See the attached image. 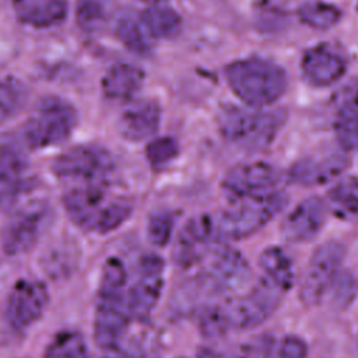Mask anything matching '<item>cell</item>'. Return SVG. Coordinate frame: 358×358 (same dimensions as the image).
<instances>
[{"instance_id": "39", "label": "cell", "mask_w": 358, "mask_h": 358, "mask_svg": "<svg viewBox=\"0 0 358 358\" xmlns=\"http://www.w3.org/2000/svg\"><path fill=\"white\" fill-rule=\"evenodd\" d=\"M197 358H222V355H220L218 352H215L214 350L210 348H201L197 352Z\"/></svg>"}, {"instance_id": "29", "label": "cell", "mask_w": 358, "mask_h": 358, "mask_svg": "<svg viewBox=\"0 0 358 358\" xmlns=\"http://www.w3.org/2000/svg\"><path fill=\"white\" fill-rule=\"evenodd\" d=\"M116 36L133 53L147 55L150 52V43L144 28H141V24L130 15L119 18L116 24Z\"/></svg>"}, {"instance_id": "37", "label": "cell", "mask_w": 358, "mask_h": 358, "mask_svg": "<svg viewBox=\"0 0 358 358\" xmlns=\"http://www.w3.org/2000/svg\"><path fill=\"white\" fill-rule=\"evenodd\" d=\"M306 343L298 336H285L277 347L274 358H306Z\"/></svg>"}, {"instance_id": "6", "label": "cell", "mask_w": 358, "mask_h": 358, "mask_svg": "<svg viewBox=\"0 0 358 358\" xmlns=\"http://www.w3.org/2000/svg\"><path fill=\"white\" fill-rule=\"evenodd\" d=\"M49 206L31 200L13 211L1 229V248L8 256L27 253L38 242L49 220Z\"/></svg>"}, {"instance_id": "25", "label": "cell", "mask_w": 358, "mask_h": 358, "mask_svg": "<svg viewBox=\"0 0 358 358\" xmlns=\"http://www.w3.org/2000/svg\"><path fill=\"white\" fill-rule=\"evenodd\" d=\"M336 134L344 150L358 148V103L354 98L344 99L336 117Z\"/></svg>"}, {"instance_id": "22", "label": "cell", "mask_w": 358, "mask_h": 358, "mask_svg": "<svg viewBox=\"0 0 358 358\" xmlns=\"http://www.w3.org/2000/svg\"><path fill=\"white\" fill-rule=\"evenodd\" d=\"M143 80L144 74L138 67L116 63L102 78V92L110 99H127L140 90Z\"/></svg>"}, {"instance_id": "15", "label": "cell", "mask_w": 358, "mask_h": 358, "mask_svg": "<svg viewBox=\"0 0 358 358\" xmlns=\"http://www.w3.org/2000/svg\"><path fill=\"white\" fill-rule=\"evenodd\" d=\"M348 166L343 152H319L298 159L289 168V179L301 186L323 185L338 176Z\"/></svg>"}, {"instance_id": "16", "label": "cell", "mask_w": 358, "mask_h": 358, "mask_svg": "<svg viewBox=\"0 0 358 358\" xmlns=\"http://www.w3.org/2000/svg\"><path fill=\"white\" fill-rule=\"evenodd\" d=\"M326 220V206L319 197L301 201L282 221L281 235L292 243H301L315 238Z\"/></svg>"}, {"instance_id": "21", "label": "cell", "mask_w": 358, "mask_h": 358, "mask_svg": "<svg viewBox=\"0 0 358 358\" xmlns=\"http://www.w3.org/2000/svg\"><path fill=\"white\" fill-rule=\"evenodd\" d=\"M13 10L22 24L48 28L66 18L67 0H13Z\"/></svg>"}, {"instance_id": "8", "label": "cell", "mask_w": 358, "mask_h": 358, "mask_svg": "<svg viewBox=\"0 0 358 358\" xmlns=\"http://www.w3.org/2000/svg\"><path fill=\"white\" fill-rule=\"evenodd\" d=\"M113 169L110 155L95 145H76L56 157L52 171L59 178L77 179L84 183H99Z\"/></svg>"}, {"instance_id": "9", "label": "cell", "mask_w": 358, "mask_h": 358, "mask_svg": "<svg viewBox=\"0 0 358 358\" xmlns=\"http://www.w3.org/2000/svg\"><path fill=\"white\" fill-rule=\"evenodd\" d=\"M282 291L264 277L245 295L225 306L229 326L246 330L263 323L280 305Z\"/></svg>"}, {"instance_id": "28", "label": "cell", "mask_w": 358, "mask_h": 358, "mask_svg": "<svg viewBox=\"0 0 358 358\" xmlns=\"http://www.w3.org/2000/svg\"><path fill=\"white\" fill-rule=\"evenodd\" d=\"M299 20L315 29H327L341 20L338 7L324 1H308L298 8Z\"/></svg>"}, {"instance_id": "2", "label": "cell", "mask_w": 358, "mask_h": 358, "mask_svg": "<svg viewBox=\"0 0 358 358\" xmlns=\"http://www.w3.org/2000/svg\"><path fill=\"white\" fill-rule=\"evenodd\" d=\"M225 78L234 94L250 106H266L275 102L285 91L284 70L264 59L249 57L231 63Z\"/></svg>"}, {"instance_id": "36", "label": "cell", "mask_w": 358, "mask_h": 358, "mask_svg": "<svg viewBox=\"0 0 358 358\" xmlns=\"http://www.w3.org/2000/svg\"><path fill=\"white\" fill-rule=\"evenodd\" d=\"M20 91L13 85L0 81V123L11 117L21 103Z\"/></svg>"}, {"instance_id": "26", "label": "cell", "mask_w": 358, "mask_h": 358, "mask_svg": "<svg viewBox=\"0 0 358 358\" xmlns=\"http://www.w3.org/2000/svg\"><path fill=\"white\" fill-rule=\"evenodd\" d=\"M330 207L343 218L358 213V178L345 176L338 180L329 192Z\"/></svg>"}, {"instance_id": "13", "label": "cell", "mask_w": 358, "mask_h": 358, "mask_svg": "<svg viewBox=\"0 0 358 358\" xmlns=\"http://www.w3.org/2000/svg\"><path fill=\"white\" fill-rule=\"evenodd\" d=\"M277 171L266 162H249L234 166L225 176L222 187L228 197L245 200L270 193L277 183Z\"/></svg>"}, {"instance_id": "40", "label": "cell", "mask_w": 358, "mask_h": 358, "mask_svg": "<svg viewBox=\"0 0 358 358\" xmlns=\"http://www.w3.org/2000/svg\"><path fill=\"white\" fill-rule=\"evenodd\" d=\"M106 358H133V357L124 351H119L117 348H115V350H110V352Z\"/></svg>"}, {"instance_id": "12", "label": "cell", "mask_w": 358, "mask_h": 358, "mask_svg": "<svg viewBox=\"0 0 358 358\" xmlns=\"http://www.w3.org/2000/svg\"><path fill=\"white\" fill-rule=\"evenodd\" d=\"M164 260L157 255H147L138 263L136 282L127 291L130 315L137 319L147 317L155 308L164 287Z\"/></svg>"}, {"instance_id": "34", "label": "cell", "mask_w": 358, "mask_h": 358, "mask_svg": "<svg viewBox=\"0 0 358 358\" xmlns=\"http://www.w3.org/2000/svg\"><path fill=\"white\" fill-rule=\"evenodd\" d=\"M173 229V217L171 213L159 211L150 217L148 225H147V234L151 243L155 246H165L171 236Z\"/></svg>"}, {"instance_id": "38", "label": "cell", "mask_w": 358, "mask_h": 358, "mask_svg": "<svg viewBox=\"0 0 358 358\" xmlns=\"http://www.w3.org/2000/svg\"><path fill=\"white\" fill-rule=\"evenodd\" d=\"M270 350V343L266 338L250 341L242 345L239 358H266Z\"/></svg>"}, {"instance_id": "18", "label": "cell", "mask_w": 358, "mask_h": 358, "mask_svg": "<svg viewBox=\"0 0 358 358\" xmlns=\"http://www.w3.org/2000/svg\"><path fill=\"white\" fill-rule=\"evenodd\" d=\"M27 158L10 140H0V210L11 206L25 186Z\"/></svg>"}, {"instance_id": "14", "label": "cell", "mask_w": 358, "mask_h": 358, "mask_svg": "<svg viewBox=\"0 0 358 358\" xmlns=\"http://www.w3.org/2000/svg\"><path fill=\"white\" fill-rule=\"evenodd\" d=\"M109 201L103 185L99 183H84L70 189L63 196V204L69 217L77 225L90 231H95L96 222Z\"/></svg>"}, {"instance_id": "27", "label": "cell", "mask_w": 358, "mask_h": 358, "mask_svg": "<svg viewBox=\"0 0 358 358\" xmlns=\"http://www.w3.org/2000/svg\"><path fill=\"white\" fill-rule=\"evenodd\" d=\"M45 358H90V351L81 333L66 330L53 337Z\"/></svg>"}, {"instance_id": "17", "label": "cell", "mask_w": 358, "mask_h": 358, "mask_svg": "<svg viewBox=\"0 0 358 358\" xmlns=\"http://www.w3.org/2000/svg\"><path fill=\"white\" fill-rule=\"evenodd\" d=\"M301 69L309 84L326 87L334 84L344 76L347 63L338 50L327 45H317L305 52Z\"/></svg>"}, {"instance_id": "31", "label": "cell", "mask_w": 358, "mask_h": 358, "mask_svg": "<svg viewBox=\"0 0 358 358\" xmlns=\"http://www.w3.org/2000/svg\"><path fill=\"white\" fill-rule=\"evenodd\" d=\"M327 294L330 295V302L334 308L337 309L347 308L357 295L355 278L348 271H338Z\"/></svg>"}, {"instance_id": "33", "label": "cell", "mask_w": 358, "mask_h": 358, "mask_svg": "<svg viewBox=\"0 0 358 358\" xmlns=\"http://www.w3.org/2000/svg\"><path fill=\"white\" fill-rule=\"evenodd\" d=\"M199 327L204 337L215 338L221 337L227 333L229 326V320L225 312V308L221 306H208L199 316Z\"/></svg>"}, {"instance_id": "11", "label": "cell", "mask_w": 358, "mask_h": 358, "mask_svg": "<svg viewBox=\"0 0 358 358\" xmlns=\"http://www.w3.org/2000/svg\"><path fill=\"white\" fill-rule=\"evenodd\" d=\"M207 270L197 278L207 292H227L243 285L249 278V266L243 256L228 246L211 252Z\"/></svg>"}, {"instance_id": "10", "label": "cell", "mask_w": 358, "mask_h": 358, "mask_svg": "<svg viewBox=\"0 0 358 358\" xmlns=\"http://www.w3.org/2000/svg\"><path fill=\"white\" fill-rule=\"evenodd\" d=\"M49 296L46 287L36 280H20L10 291L4 319L15 333H24L43 315Z\"/></svg>"}, {"instance_id": "24", "label": "cell", "mask_w": 358, "mask_h": 358, "mask_svg": "<svg viewBox=\"0 0 358 358\" xmlns=\"http://www.w3.org/2000/svg\"><path fill=\"white\" fill-rule=\"evenodd\" d=\"M180 17L172 8L155 4L150 6L141 13V27L152 38L168 39L180 31Z\"/></svg>"}, {"instance_id": "35", "label": "cell", "mask_w": 358, "mask_h": 358, "mask_svg": "<svg viewBox=\"0 0 358 358\" xmlns=\"http://www.w3.org/2000/svg\"><path fill=\"white\" fill-rule=\"evenodd\" d=\"M176 152H178V144L171 137L155 138L151 143H148L145 148L147 159L154 168H161L166 165L169 161H172L176 157Z\"/></svg>"}, {"instance_id": "23", "label": "cell", "mask_w": 358, "mask_h": 358, "mask_svg": "<svg viewBox=\"0 0 358 358\" xmlns=\"http://www.w3.org/2000/svg\"><path fill=\"white\" fill-rule=\"evenodd\" d=\"M259 264L264 278L282 292L288 291L294 282V267L288 255L277 246L264 249L259 257Z\"/></svg>"}, {"instance_id": "30", "label": "cell", "mask_w": 358, "mask_h": 358, "mask_svg": "<svg viewBox=\"0 0 358 358\" xmlns=\"http://www.w3.org/2000/svg\"><path fill=\"white\" fill-rule=\"evenodd\" d=\"M131 204L124 199H110V201L103 208L96 227L95 232L106 234L117 227H120L131 214Z\"/></svg>"}, {"instance_id": "20", "label": "cell", "mask_w": 358, "mask_h": 358, "mask_svg": "<svg viewBox=\"0 0 358 358\" xmlns=\"http://www.w3.org/2000/svg\"><path fill=\"white\" fill-rule=\"evenodd\" d=\"M161 110L157 102L151 99H138L131 102L119 116L117 129L120 134L130 141H140L151 137L159 126Z\"/></svg>"}, {"instance_id": "19", "label": "cell", "mask_w": 358, "mask_h": 358, "mask_svg": "<svg viewBox=\"0 0 358 358\" xmlns=\"http://www.w3.org/2000/svg\"><path fill=\"white\" fill-rule=\"evenodd\" d=\"M213 235L214 225L210 217L197 215L190 218L176 238L172 252L175 262L182 267L193 264L206 253Z\"/></svg>"}, {"instance_id": "3", "label": "cell", "mask_w": 358, "mask_h": 358, "mask_svg": "<svg viewBox=\"0 0 358 358\" xmlns=\"http://www.w3.org/2000/svg\"><path fill=\"white\" fill-rule=\"evenodd\" d=\"M77 124L74 106L57 95H46L38 101L24 124L25 143L34 148L62 144Z\"/></svg>"}, {"instance_id": "5", "label": "cell", "mask_w": 358, "mask_h": 358, "mask_svg": "<svg viewBox=\"0 0 358 358\" xmlns=\"http://www.w3.org/2000/svg\"><path fill=\"white\" fill-rule=\"evenodd\" d=\"M281 124L280 116L243 108H228L220 116L224 137L241 148L256 151L266 148Z\"/></svg>"}, {"instance_id": "7", "label": "cell", "mask_w": 358, "mask_h": 358, "mask_svg": "<svg viewBox=\"0 0 358 358\" xmlns=\"http://www.w3.org/2000/svg\"><path fill=\"white\" fill-rule=\"evenodd\" d=\"M345 250L340 242L322 243L312 255L301 282V299L305 305H317L338 274Z\"/></svg>"}, {"instance_id": "1", "label": "cell", "mask_w": 358, "mask_h": 358, "mask_svg": "<svg viewBox=\"0 0 358 358\" xmlns=\"http://www.w3.org/2000/svg\"><path fill=\"white\" fill-rule=\"evenodd\" d=\"M126 280L124 264L117 257L108 259L99 281L94 338L99 347L109 351L117 348L131 316L127 305V292L124 291Z\"/></svg>"}, {"instance_id": "4", "label": "cell", "mask_w": 358, "mask_h": 358, "mask_svg": "<svg viewBox=\"0 0 358 358\" xmlns=\"http://www.w3.org/2000/svg\"><path fill=\"white\" fill-rule=\"evenodd\" d=\"M285 203L284 194L271 192L239 200L236 206L224 210L213 220L214 235L222 241H238L250 236L278 214Z\"/></svg>"}, {"instance_id": "32", "label": "cell", "mask_w": 358, "mask_h": 358, "mask_svg": "<svg viewBox=\"0 0 358 358\" xmlns=\"http://www.w3.org/2000/svg\"><path fill=\"white\" fill-rule=\"evenodd\" d=\"M76 18L80 28L84 31H95L102 27L106 11L101 0H77Z\"/></svg>"}]
</instances>
